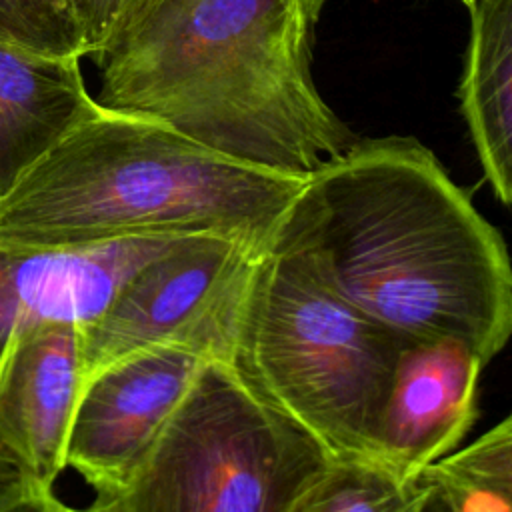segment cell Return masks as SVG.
I'll return each mask as SVG.
<instances>
[{
  "label": "cell",
  "instance_id": "obj_1",
  "mask_svg": "<svg viewBox=\"0 0 512 512\" xmlns=\"http://www.w3.org/2000/svg\"><path fill=\"white\" fill-rule=\"evenodd\" d=\"M266 250L404 340H454L488 364L510 338L504 238L414 138L354 142L312 172Z\"/></svg>",
  "mask_w": 512,
  "mask_h": 512
},
{
  "label": "cell",
  "instance_id": "obj_2",
  "mask_svg": "<svg viewBox=\"0 0 512 512\" xmlns=\"http://www.w3.org/2000/svg\"><path fill=\"white\" fill-rule=\"evenodd\" d=\"M318 14L304 0H144L94 56L96 102L306 178L356 142L312 82Z\"/></svg>",
  "mask_w": 512,
  "mask_h": 512
},
{
  "label": "cell",
  "instance_id": "obj_3",
  "mask_svg": "<svg viewBox=\"0 0 512 512\" xmlns=\"http://www.w3.org/2000/svg\"><path fill=\"white\" fill-rule=\"evenodd\" d=\"M306 178L236 162L96 102L0 198V248L220 236L260 254Z\"/></svg>",
  "mask_w": 512,
  "mask_h": 512
},
{
  "label": "cell",
  "instance_id": "obj_4",
  "mask_svg": "<svg viewBox=\"0 0 512 512\" xmlns=\"http://www.w3.org/2000/svg\"><path fill=\"white\" fill-rule=\"evenodd\" d=\"M404 340L328 288L290 252H260L220 360L332 458L376 460L380 414Z\"/></svg>",
  "mask_w": 512,
  "mask_h": 512
},
{
  "label": "cell",
  "instance_id": "obj_5",
  "mask_svg": "<svg viewBox=\"0 0 512 512\" xmlns=\"http://www.w3.org/2000/svg\"><path fill=\"white\" fill-rule=\"evenodd\" d=\"M334 458L208 358L112 512H294Z\"/></svg>",
  "mask_w": 512,
  "mask_h": 512
},
{
  "label": "cell",
  "instance_id": "obj_6",
  "mask_svg": "<svg viewBox=\"0 0 512 512\" xmlns=\"http://www.w3.org/2000/svg\"><path fill=\"white\" fill-rule=\"evenodd\" d=\"M256 256L230 238L186 236L150 260L82 328V384L114 360L158 344H192L220 358Z\"/></svg>",
  "mask_w": 512,
  "mask_h": 512
},
{
  "label": "cell",
  "instance_id": "obj_7",
  "mask_svg": "<svg viewBox=\"0 0 512 512\" xmlns=\"http://www.w3.org/2000/svg\"><path fill=\"white\" fill-rule=\"evenodd\" d=\"M208 358L214 356L192 344H158L114 360L82 384L66 468L98 502L122 492Z\"/></svg>",
  "mask_w": 512,
  "mask_h": 512
},
{
  "label": "cell",
  "instance_id": "obj_8",
  "mask_svg": "<svg viewBox=\"0 0 512 512\" xmlns=\"http://www.w3.org/2000/svg\"><path fill=\"white\" fill-rule=\"evenodd\" d=\"M82 326L14 334L0 352V454L22 480L54 490L82 386Z\"/></svg>",
  "mask_w": 512,
  "mask_h": 512
},
{
  "label": "cell",
  "instance_id": "obj_9",
  "mask_svg": "<svg viewBox=\"0 0 512 512\" xmlns=\"http://www.w3.org/2000/svg\"><path fill=\"white\" fill-rule=\"evenodd\" d=\"M186 236H134L62 248H0V352L24 330L88 326L150 260Z\"/></svg>",
  "mask_w": 512,
  "mask_h": 512
},
{
  "label": "cell",
  "instance_id": "obj_10",
  "mask_svg": "<svg viewBox=\"0 0 512 512\" xmlns=\"http://www.w3.org/2000/svg\"><path fill=\"white\" fill-rule=\"evenodd\" d=\"M486 362L454 340H412L396 358L376 434V460L404 480L456 450L476 420Z\"/></svg>",
  "mask_w": 512,
  "mask_h": 512
},
{
  "label": "cell",
  "instance_id": "obj_11",
  "mask_svg": "<svg viewBox=\"0 0 512 512\" xmlns=\"http://www.w3.org/2000/svg\"><path fill=\"white\" fill-rule=\"evenodd\" d=\"M94 108L80 58L0 40V198Z\"/></svg>",
  "mask_w": 512,
  "mask_h": 512
},
{
  "label": "cell",
  "instance_id": "obj_12",
  "mask_svg": "<svg viewBox=\"0 0 512 512\" xmlns=\"http://www.w3.org/2000/svg\"><path fill=\"white\" fill-rule=\"evenodd\" d=\"M462 112L496 198L512 200V0H474Z\"/></svg>",
  "mask_w": 512,
  "mask_h": 512
},
{
  "label": "cell",
  "instance_id": "obj_13",
  "mask_svg": "<svg viewBox=\"0 0 512 512\" xmlns=\"http://www.w3.org/2000/svg\"><path fill=\"white\" fill-rule=\"evenodd\" d=\"M424 484L374 460L334 458L294 512H420Z\"/></svg>",
  "mask_w": 512,
  "mask_h": 512
},
{
  "label": "cell",
  "instance_id": "obj_14",
  "mask_svg": "<svg viewBox=\"0 0 512 512\" xmlns=\"http://www.w3.org/2000/svg\"><path fill=\"white\" fill-rule=\"evenodd\" d=\"M0 40L58 56H86L72 0H0Z\"/></svg>",
  "mask_w": 512,
  "mask_h": 512
},
{
  "label": "cell",
  "instance_id": "obj_15",
  "mask_svg": "<svg viewBox=\"0 0 512 512\" xmlns=\"http://www.w3.org/2000/svg\"><path fill=\"white\" fill-rule=\"evenodd\" d=\"M144 0H72L86 56H98Z\"/></svg>",
  "mask_w": 512,
  "mask_h": 512
},
{
  "label": "cell",
  "instance_id": "obj_16",
  "mask_svg": "<svg viewBox=\"0 0 512 512\" xmlns=\"http://www.w3.org/2000/svg\"><path fill=\"white\" fill-rule=\"evenodd\" d=\"M420 480L424 484L420 512H510L512 508V500L502 494H472L450 500L424 474Z\"/></svg>",
  "mask_w": 512,
  "mask_h": 512
},
{
  "label": "cell",
  "instance_id": "obj_17",
  "mask_svg": "<svg viewBox=\"0 0 512 512\" xmlns=\"http://www.w3.org/2000/svg\"><path fill=\"white\" fill-rule=\"evenodd\" d=\"M50 492L54 490H44L26 480H18L0 492V512H50Z\"/></svg>",
  "mask_w": 512,
  "mask_h": 512
},
{
  "label": "cell",
  "instance_id": "obj_18",
  "mask_svg": "<svg viewBox=\"0 0 512 512\" xmlns=\"http://www.w3.org/2000/svg\"><path fill=\"white\" fill-rule=\"evenodd\" d=\"M48 506H50V512H112V508L106 502H98V500H94V504H90L86 508L68 506L54 492H50V496H48Z\"/></svg>",
  "mask_w": 512,
  "mask_h": 512
},
{
  "label": "cell",
  "instance_id": "obj_19",
  "mask_svg": "<svg viewBox=\"0 0 512 512\" xmlns=\"http://www.w3.org/2000/svg\"><path fill=\"white\" fill-rule=\"evenodd\" d=\"M18 480H22L20 474H18V472L12 468V464L0 454V492L6 490L8 486L16 484Z\"/></svg>",
  "mask_w": 512,
  "mask_h": 512
},
{
  "label": "cell",
  "instance_id": "obj_20",
  "mask_svg": "<svg viewBox=\"0 0 512 512\" xmlns=\"http://www.w3.org/2000/svg\"><path fill=\"white\" fill-rule=\"evenodd\" d=\"M304 2H308L310 6H314V8L322 10V6H324V2H326V0H304Z\"/></svg>",
  "mask_w": 512,
  "mask_h": 512
},
{
  "label": "cell",
  "instance_id": "obj_21",
  "mask_svg": "<svg viewBox=\"0 0 512 512\" xmlns=\"http://www.w3.org/2000/svg\"><path fill=\"white\" fill-rule=\"evenodd\" d=\"M462 2H464V4H466V6H468V8H470V6H472V4H474V0H462Z\"/></svg>",
  "mask_w": 512,
  "mask_h": 512
}]
</instances>
